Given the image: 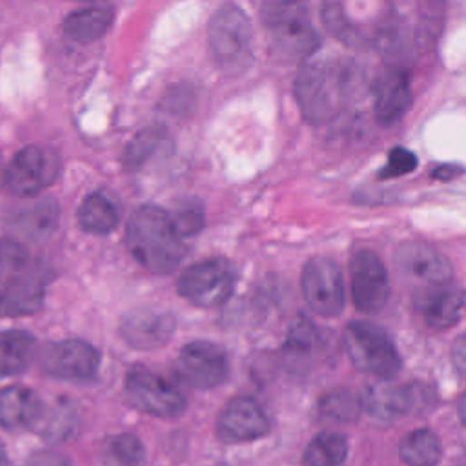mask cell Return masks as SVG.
<instances>
[{"instance_id":"obj_40","label":"cell","mask_w":466,"mask_h":466,"mask_svg":"<svg viewBox=\"0 0 466 466\" xmlns=\"http://www.w3.org/2000/svg\"><path fill=\"white\" fill-rule=\"evenodd\" d=\"M0 466H11V462H9V459H7V453H5L4 446H2V442H0Z\"/></svg>"},{"instance_id":"obj_5","label":"cell","mask_w":466,"mask_h":466,"mask_svg":"<svg viewBox=\"0 0 466 466\" xmlns=\"http://www.w3.org/2000/svg\"><path fill=\"white\" fill-rule=\"evenodd\" d=\"M342 339L351 362L360 371L390 380L400 370V357L380 326L353 320L344 328Z\"/></svg>"},{"instance_id":"obj_7","label":"cell","mask_w":466,"mask_h":466,"mask_svg":"<svg viewBox=\"0 0 466 466\" xmlns=\"http://www.w3.org/2000/svg\"><path fill=\"white\" fill-rule=\"evenodd\" d=\"M124 390L135 408L155 417L173 419L186 410L184 393L166 377L146 368H133L126 377Z\"/></svg>"},{"instance_id":"obj_14","label":"cell","mask_w":466,"mask_h":466,"mask_svg":"<svg viewBox=\"0 0 466 466\" xmlns=\"http://www.w3.org/2000/svg\"><path fill=\"white\" fill-rule=\"evenodd\" d=\"M413 304L428 326L446 329L459 320L464 306V293L461 286L451 280L424 284L413 295Z\"/></svg>"},{"instance_id":"obj_2","label":"cell","mask_w":466,"mask_h":466,"mask_svg":"<svg viewBox=\"0 0 466 466\" xmlns=\"http://www.w3.org/2000/svg\"><path fill=\"white\" fill-rule=\"evenodd\" d=\"M350 66L340 60H306L295 80V96L304 118L311 124L333 118L350 96Z\"/></svg>"},{"instance_id":"obj_10","label":"cell","mask_w":466,"mask_h":466,"mask_svg":"<svg viewBox=\"0 0 466 466\" xmlns=\"http://www.w3.org/2000/svg\"><path fill=\"white\" fill-rule=\"evenodd\" d=\"M300 288L308 306L322 315L335 317L344 308V279L329 257H311L300 275Z\"/></svg>"},{"instance_id":"obj_35","label":"cell","mask_w":466,"mask_h":466,"mask_svg":"<svg viewBox=\"0 0 466 466\" xmlns=\"http://www.w3.org/2000/svg\"><path fill=\"white\" fill-rule=\"evenodd\" d=\"M322 18H324L326 27L339 38H342V40L353 38V31L348 29V22H346L342 9L337 2H326L324 9H322Z\"/></svg>"},{"instance_id":"obj_6","label":"cell","mask_w":466,"mask_h":466,"mask_svg":"<svg viewBox=\"0 0 466 466\" xmlns=\"http://www.w3.org/2000/svg\"><path fill=\"white\" fill-rule=\"evenodd\" d=\"M235 282L233 264L222 257H211L186 268L177 289L193 306L217 308L231 297Z\"/></svg>"},{"instance_id":"obj_21","label":"cell","mask_w":466,"mask_h":466,"mask_svg":"<svg viewBox=\"0 0 466 466\" xmlns=\"http://www.w3.org/2000/svg\"><path fill=\"white\" fill-rule=\"evenodd\" d=\"M42 399L25 386H7L0 390V426L5 430L33 428Z\"/></svg>"},{"instance_id":"obj_15","label":"cell","mask_w":466,"mask_h":466,"mask_svg":"<svg viewBox=\"0 0 466 466\" xmlns=\"http://www.w3.org/2000/svg\"><path fill=\"white\" fill-rule=\"evenodd\" d=\"M47 277L42 269H31V266L4 282L0 289V317L31 315L40 309L46 295Z\"/></svg>"},{"instance_id":"obj_33","label":"cell","mask_w":466,"mask_h":466,"mask_svg":"<svg viewBox=\"0 0 466 466\" xmlns=\"http://www.w3.org/2000/svg\"><path fill=\"white\" fill-rule=\"evenodd\" d=\"M171 218L182 237H191L204 226V209L197 200H184L175 211H171Z\"/></svg>"},{"instance_id":"obj_18","label":"cell","mask_w":466,"mask_h":466,"mask_svg":"<svg viewBox=\"0 0 466 466\" xmlns=\"http://www.w3.org/2000/svg\"><path fill=\"white\" fill-rule=\"evenodd\" d=\"M411 106V89L408 73L402 69L388 71L375 87L373 111L382 126L399 122Z\"/></svg>"},{"instance_id":"obj_37","label":"cell","mask_w":466,"mask_h":466,"mask_svg":"<svg viewBox=\"0 0 466 466\" xmlns=\"http://www.w3.org/2000/svg\"><path fill=\"white\" fill-rule=\"evenodd\" d=\"M451 355V362L455 366V370L466 379V333L459 335L450 350Z\"/></svg>"},{"instance_id":"obj_22","label":"cell","mask_w":466,"mask_h":466,"mask_svg":"<svg viewBox=\"0 0 466 466\" xmlns=\"http://www.w3.org/2000/svg\"><path fill=\"white\" fill-rule=\"evenodd\" d=\"M319 346V331L313 322L306 317H297L286 335L284 342V360L291 370H306Z\"/></svg>"},{"instance_id":"obj_32","label":"cell","mask_w":466,"mask_h":466,"mask_svg":"<svg viewBox=\"0 0 466 466\" xmlns=\"http://www.w3.org/2000/svg\"><path fill=\"white\" fill-rule=\"evenodd\" d=\"M27 249L13 238H0V280L7 282L29 268Z\"/></svg>"},{"instance_id":"obj_12","label":"cell","mask_w":466,"mask_h":466,"mask_svg":"<svg viewBox=\"0 0 466 466\" xmlns=\"http://www.w3.org/2000/svg\"><path fill=\"white\" fill-rule=\"evenodd\" d=\"M351 299L357 309L379 313L390 299V279L379 255L370 249L357 251L350 260Z\"/></svg>"},{"instance_id":"obj_42","label":"cell","mask_w":466,"mask_h":466,"mask_svg":"<svg viewBox=\"0 0 466 466\" xmlns=\"http://www.w3.org/2000/svg\"><path fill=\"white\" fill-rule=\"evenodd\" d=\"M80 2H100V0H80Z\"/></svg>"},{"instance_id":"obj_11","label":"cell","mask_w":466,"mask_h":466,"mask_svg":"<svg viewBox=\"0 0 466 466\" xmlns=\"http://www.w3.org/2000/svg\"><path fill=\"white\" fill-rule=\"evenodd\" d=\"M177 373L193 388L211 390L229 377V359L222 346L209 340H193L180 350Z\"/></svg>"},{"instance_id":"obj_26","label":"cell","mask_w":466,"mask_h":466,"mask_svg":"<svg viewBox=\"0 0 466 466\" xmlns=\"http://www.w3.org/2000/svg\"><path fill=\"white\" fill-rule=\"evenodd\" d=\"M399 455L408 466H435L441 457V439L431 430L419 428L400 441Z\"/></svg>"},{"instance_id":"obj_41","label":"cell","mask_w":466,"mask_h":466,"mask_svg":"<svg viewBox=\"0 0 466 466\" xmlns=\"http://www.w3.org/2000/svg\"><path fill=\"white\" fill-rule=\"evenodd\" d=\"M5 184V169L2 167V162H0V186Z\"/></svg>"},{"instance_id":"obj_23","label":"cell","mask_w":466,"mask_h":466,"mask_svg":"<svg viewBox=\"0 0 466 466\" xmlns=\"http://www.w3.org/2000/svg\"><path fill=\"white\" fill-rule=\"evenodd\" d=\"M35 342V337L27 331H0V377L25 371L31 360L36 357Z\"/></svg>"},{"instance_id":"obj_17","label":"cell","mask_w":466,"mask_h":466,"mask_svg":"<svg viewBox=\"0 0 466 466\" xmlns=\"http://www.w3.org/2000/svg\"><path fill=\"white\" fill-rule=\"evenodd\" d=\"M175 331V317L166 311L138 309L122 319L120 335L135 350L160 348Z\"/></svg>"},{"instance_id":"obj_36","label":"cell","mask_w":466,"mask_h":466,"mask_svg":"<svg viewBox=\"0 0 466 466\" xmlns=\"http://www.w3.org/2000/svg\"><path fill=\"white\" fill-rule=\"evenodd\" d=\"M25 466H71L69 459L58 451H51V450H42L33 453Z\"/></svg>"},{"instance_id":"obj_39","label":"cell","mask_w":466,"mask_h":466,"mask_svg":"<svg viewBox=\"0 0 466 466\" xmlns=\"http://www.w3.org/2000/svg\"><path fill=\"white\" fill-rule=\"evenodd\" d=\"M459 417H461V420L466 424V393L461 397V400H459Z\"/></svg>"},{"instance_id":"obj_20","label":"cell","mask_w":466,"mask_h":466,"mask_svg":"<svg viewBox=\"0 0 466 466\" xmlns=\"http://www.w3.org/2000/svg\"><path fill=\"white\" fill-rule=\"evenodd\" d=\"M360 400L362 410L377 419L391 420L411 413L410 386H391L388 379H379V382L370 384L360 393Z\"/></svg>"},{"instance_id":"obj_16","label":"cell","mask_w":466,"mask_h":466,"mask_svg":"<svg viewBox=\"0 0 466 466\" xmlns=\"http://www.w3.org/2000/svg\"><path fill=\"white\" fill-rule=\"evenodd\" d=\"M395 260L404 275L419 280L422 286L451 280L450 262L424 242H402L395 249Z\"/></svg>"},{"instance_id":"obj_30","label":"cell","mask_w":466,"mask_h":466,"mask_svg":"<svg viewBox=\"0 0 466 466\" xmlns=\"http://www.w3.org/2000/svg\"><path fill=\"white\" fill-rule=\"evenodd\" d=\"M360 411H362L360 395L346 388L331 390L324 393L319 400V413L322 415V419H328V420L344 422V424L353 422L359 419Z\"/></svg>"},{"instance_id":"obj_3","label":"cell","mask_w":466,"mask_h":466,"mask_svg":"<svg viewBox=\"0 0 466 466\" xmlns=\"http://www.w3.org/2000/svg\"><path fill=\"white\" fill-rule=\"evenodd\" d=\"M271 49L284 60L309 58L320 44L306 0H269L262 9Z\"/></svg>"},{"instance_id":"obj_29","label":"cell","mask_w":466,"mask_h":466,"mask_svg":"<svg viewBox=\"0 0 466 466\" xmlns=\"http://www.w3.org/2000/svg\"><path fill=\"white\" fill-rule=\"evenodd\" d=\"M166 140H167V133L162 126H149L138 131L124 151L122 162L126 169L133 171L142 167L151 157L158 153V149L166 144Z\"/></svg>"},{"instance_id":"obj_13","label":"cell","mask_w":466,"mask_h":466,"mask_svg":"<svg viewBox=\"0 0 466 466\" xmlns=\"http://www.w3.org/2000/svg\"><path fill=\"white\" fill-rule=\"evenodd\" d=\"M269 417L253 397H235L220 411L217 419V437L224 444L249 442L269 431Z\"/></svg>"},{"instance_id":"obj_8","label":"cell","mask_w":466,"mask_h":466,"mask_svg":"<svg viewBox=\"0 0 466 466\" xmlns=\"http://www.w3.org/2000/svg\"><path fill=\"white\" fill-rule=\"evenodd\" d=\"M36 357L44 373L75 382L91 380L100 364L98 350L80 339L47 342L38 350Z\"/></svg>"},{"instance_id":"obj_38","label":"cell","mask_w":466,"mask_h":466,"mask_svg":"<svg viewBox=\"0 0 466 466\" xmlns=\"http://www.w3.org/2000/svg\"><path fill=\"white\" fill-rule=\"evenodd\" d=\"M461 171H462L461 167L446 164V166H439L437 169H433V173H431V175H433L435 178H441V180H450V178L457 177Z\"/></svg>"},{"instance_id":"obj_25","label":"cell","mask_w":466,"mask_h":466,"mask_svg":"<svg viewBox=\"0 0 466 466\" xmlns=\"http://www.w3.org/2000/svg\"><path fill=\"white\" fill-rule=\"evenodd\" d=\"M120 222L115 202L100 191L87 195L78 208V224L91 235H107L116 229Z\"/></svg>"},{"instance_id":"obj_31","label":"cell","mask_w":466,"mask_h":466,"mask_svg":"<svg viewBox=\"0 0 466 466\" xmlns=\"http://www.w3.org/2000/svg\"><path fill=\"white\" fill-rule=\"evenodd\" d=\"M58 208L53 200H42L18 215V226L31 237H46L56 226Z\"/></svg>"},{"instance_id":"obj_4","label":"cell","mask_w":466,"mask_h":466,"mask_svg":"<svg viewBox=\"0 0 466 466\" xmlns=\"http://www.w3.org/2000/svg\"><path fill=\"white\" fill-rule=\"evenodd\" d=\"M253 31L246 13L235 4L222 5L209 20V51L226 73H240L251 62Z\"/></svg>"},{"instance_id":"obj_24","label":"cell","mask_w":466,"mask_h":466,"mask_svg":"<svg viewBox=\"0 0 466 466\" xmlns=\"http://www.w3.org/2000/svg\"><path fill=\"white\" fill-rule=\"evenodd\" d=\"M113 22V9L106 5H91L71 13L64 20V33L67 38L89 44L106 35Z\"/></svg>"},{"instance_id":"obj_1","label":"cell","mask_w":466,"mask_h":466,"mask_svg":"<svg viewBox=\"0 0 466 466\" xmlns=\"http://www.w3.org/2000/svg\"><path fill=\"white\" fill-rule=\"evenodd\" d=\"M182 238L171 213L158 206L138 208L127 222L126 244L129 253L142 268L157 275L178 268L186 251Z\"/></svg>"},{"instance_id":"obj_27","label":"cell","mask_w":466,"mask_h":466,"mask_svg":"<svg viewBox=\"0 0 466 466\" xmlns=\"http://www.w3.org/2000/svg\"><path fill=\"white\" fill-rule=\"evenodd\" d=\"M348 455V439L339 431L315 435L302 457L304 466H340Z\"/></svg>"},{"instance_id":"obj_9","label":"cell","mask_w":466,"mask_h":466,"mask_svg":"<svg viewBox=\"0 0 466 466\" xmlns=\"http://www.w3.org/2000/svg\"><path fill=\"white\" fill-rule=\"evenodd\" d=\"M60 173V158L53 149L27 146L5 167V186L18 197H35L51 186Z\"/></svg>"},{"instance_id":"obj_34","label":"cell","mask_w":466,"mask_h":466,"mask_svg":"<svg viewBox=\"0 0 466 466\" xmlns=\"http://www.w3.org/2000/svg\"><path fill=\"white\" fill-rule=\"evenodd\" d=\"M417 167V157L404 147H393L388 155L384 167L379 171V178H395L411 173Z\"/></svg>"},{"instance_id":"obj_28","label":"cell","mask_w":466,"mask_h":466,"mask_svg":"<svg viewBox=\"0 0 466 466\" xmlns=\"http://www.w3.org/2000/svg\"><path fill=\"white\" fill-rule=\"evenodd\" d=\"M104 466H144L146 448L133 433H116L104 441L100 451Z\"/></svg>"},{"instance_id":"obj_19","label":"cell","mask_w":466,"mask_h":466,"mask_svg":"<svg viewBox=\"0 0 466 466\" xmlns=\"http://www.w3.org/2000/svg\"><path fill=\"white\" fill-rule=\"evenodd\" d=\"M80 424L76 406L69 399H56L51 402L42 400V408L33 424V431L49 442H64L71 439Z\"/></svg>"}]
</instances>
